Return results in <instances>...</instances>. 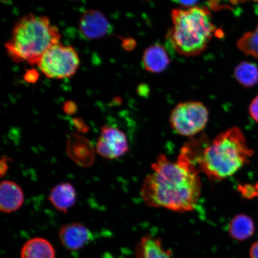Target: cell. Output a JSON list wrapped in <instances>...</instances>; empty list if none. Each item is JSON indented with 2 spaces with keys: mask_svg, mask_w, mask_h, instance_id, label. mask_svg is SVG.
I'll list each match as a JSON object with an SVG mask.
<instances>
[{
  "mask_svg": "<svg viewBox=\"0 0 258 258\" xmlns=\"http://www.w3.org/2000/svg\"><path fill=\"white\" fill-rule=\"evenodd\" d=\"M195 157L186 144L176 161L160 154L145 177L141 196L145 205L176 212L195 209L201 196L202 181Z\"/></svg>",
  "mask_w": 258,
  "mask_h": 258,
  "instance_id": "obj_1",
  "label": "cell"
},
{
  "mask_svg": "<svg viewBox=\"0 0 258 258\" xmlns=\"http://www.w3.org/2000/svg\"><path fill=\"white\" fill-rule=\"evenodd\" d=\"M253 154L241 129L233 127L221 132L201 151L196 149L195 163L210 180L219 182L249 163Z\"/></svg>",
  "mask_w": 258,
  "mask_h": 258,
  "instance_id": "obj_2",
  "label": "cell"
},
{
  "mask_svg": "<svg viewBox=\"0 0 258 258\" xmlns=\"http://www.w3.org/2000/svg\"><path fill=\"white\" fill-rule=\"evenodd\" d=\"M60 38L59 30L47 16L30 14L16 22L5 47L14 62L34 66L51 46L60 43Z\"/></svg>",
  "mask_w": 258,
  "mask_h": 258,
  "instance_id": "obj_3",
  "label": "cell"
},
{
  "mask_svg": "<svg viewBox=\"0 0 258 258\" xmlns=\"http://www.w3.org/2000/svg\"><path fill=\"white\" fill-rule=\"evenodd\" d=\"M172 19L173 27L167 34V40L173 49L183 56H196L203 52L217 30L205 8L173 10Z\"/></svg>",
  "mask_w": 258,
  "mask_h": 258,
  "instance_id": "obj_4",
  "label": "cell"
},
{
  "mask_svg": "<svg viewBox=\"0 0 258 258\" xmlns=\"http://www.w3.org/2000/svg\"><path fill=\"white\" fill-rule=\"evenodd\" d=\"M80 63L78 53L73 47L58 43L43 54L38 66L47 78L63 79L73 76Z\"/></svg>",
  "mask_w": 258,
  "mask_h": 258,
  "instance_id": "obj_5",
  "label": "cell"
},
{
  "mask_svg": "<svg viewBox=\"0 0 258 258\" xmlns=\"http://www.w3.org/2000/svg\"><path fill=\"white\" fill-rule=\"evenodd\" d=\"M209 117L208 109L203 103L186 101L179 103L173 109L169 122L177 134L192 137L204 130Z\"/></svg>",
  "mask_w": 258,
  "mask_h": 258,
  "instance_id": "obj_6",
  "label": "cell"
},
{
  "mask_svg": "<svg viewBox=\"0 0 258 258\" xmlns=\"http://www.w3.org/2000/svg\"><path fill=\"white\" fill-rule=\"evenodd\" d=\"M96 152L105 159H118L129 150L126 135L117 127L105 125L96 144Z\"/></svg>",
  "mask_w": 258,
  "mask_h": 258,
  "instance_id": "obj_7",
  "label": "cell"
},
{
  "mask_svg": "<svg viewBox=\"0 0 258 258\" xmlns=\"http://www.w3.org/2000/svg\"><path fill=\"white\" fill-rule=\"evenodd\" d=\"M66 151L74 163L82 167H90L95 161V150L88 138L73 133L67 139Z\"/></svg>",
  "mask_w": 258,
  "mask_h": 258,
  "instance_id": "obj_8",
  "label": "cell"
},
{
  "mask_svg": "<svg viewBox=\"0 0 258 258\" xmlns=\"http://www.w3.org/2000/svg\"><path fill=\"white\" fill-rule=\"evenodd\" d=\"M79 30L86 38L97 39L107 34L110 30V26L102 13L96 10H89L80 19Z\"/></svg>",
  "mask_w": 258,
  "mask_h": 258,
  "instance_id": "obj_9",
  "label": "cell"
},
{
  "mask_svg": "<svg viewBox=\"0 0 258 258\" xmlns=\"http://www.w3.org/2000/svg\"><path fill=\"white\" fill-rule=\"evenodd\" d=\"M59 237L64 248L74 251L85 246L91 240L92 234L83 224L74 222L61 227Z\"/></svg>",
  "mask_w": 258,
  "mask_h": 258,
  "instance_id": "obj_10",
  "label": "cell"
},
{
  "mask_svg": "<svg viewBox=\"0 0 258 258\" xmlns=\"http://www.w3.org/2000/svg\"><path fill=\"white\" fill-rule=\"evenodd\" d=\"M24 203V195L21 186L11 180H4L0 185V209L11 214L20 209Z\"/></svg>",
  "mask_w": 258,
  "mask_h": 258,
  "instance_id": "obj_11",
  "label": "cell"
},
{
  "mask_svg": "<svg viewBox=\"0 0 258 258\" xmlns=\"http://www.w3.org/2000/svg\"><path fill=\"white\" fill-rule=\"evenodd\" d=\"M77 193L72 184L60 183L53 187L48 196V201L57 211L66 214L76 204Z\"/></svg>",
  "mask_w": 258,
  "mask_h": 258,
  "instance_id": "obj_12",
  "label": "cell"
},
{
  "mask_svg": "<svg viewBox=\"0 0 258 258\" xmlns=\"http://www.w3.org/2000/svg\"><path fill=\"white\" fill-rule=\"evenodd\" d=\"M143 62L147 72L157 73L168 67L170 59L165 48L160 44H154L145 51Z\"/></svg>",
  "mask_w": 258,
  "mask_h": 258,
  "instance_id": "obj_13",
  "label": "cell"
},
{
  "mask_svg": "<svg viewBox=\"0 0 258 258\" xmlns=\"http://www.w3.org/2000/svg\"><path fill=\"white\" fill-rule=\"evenodd\" d=\"M21 258H55L54 247L49 241L43 238H34L24 244Z\"/></svg>",
  "mask_w": 258,
  "mask_h": 258,
  "instance_id": "obj_14",
  "label": "cell"
},
{
  "mask_svg": "<svg viewBox=\"0 0 258 258\" xmlns=\"http://www.w3.org/2000/svg\"><path fill=\"white\" fill-rule=\"evenodd\" d=\"M136 250L138 258H172L170 251L164 249L160 240L150 235L142 238Z\"/></svg>",
  "mask_w": 258,
  "mask_h": 258,
  "instance_id": "obj_15",
  "label": "cell"
},
{
  "mask_svg": "<svg viewBox=\"0 0 258 258\" xmlns=\"http://www.w3.org/2000/svg\"><path fill=\"white\" fill-rule=\"evenodd\" d=\"M255 231L254 222L249 216L239 214L231 219L228 232L231 238L243 241L252 236Z\"/></svg>",
  "mask_w": 258,
  "mask_h": 258,
  "instance_id": "obj_16",
  "label": "cell"
},
{
  "mask_svg": "<svg viewBox=\"0 0 258 258\" xmlns=\"http://www.w3.org/2000/svg\"><path fill=\"white\" fill-rule=\"evenodd\" d=\"M235 79L241 85L249 88L258 82V67L249 62H242L234 70Z\"/></svg>",
  "mask_w": 258,
  "mask_h": 258,
  "instance_id": "obj_17",
  "label": "cell"
},
{
  "mask_svg": "<svg viewBox=\"0 0 258 258\" xmlns=\"http://www.w3.org/2000/svg\"><path fill=\"white\" fill-rule=\"evenodd\" d=\"M237 46L246 55L258 59V25L253 31L247 32L239 38Z\"/></svg>",
  "mask_w": 258,
  "mask_h": 258,
  "instance_id": "obj_18",
  "label": "cell"
},
{
  "mask_svg": "<svg viewBox=\"0 0 258 258\" xmlns=\"http://www.w3.org/2000/svg\"><path fill=\"white\" fill-rule=\"evenodd\" d=\"M73 124L79 133L86 134L89 131V127L82 118L79 117L73 118Z\"/></svg>",
  "mask_w": 258,
  "mask_h": 258,
  "instance_id": "obj_19",
  "label": "cell"
},
{
  "mask_svg": "<svg viewBox=\"0 0 258 258\" xmlns=\"http://www.w3.org/2000/svg\"><path fill=\"white\" fill-rule=\"evenodd\" d=\"M250 117L258 123V95L251 102L249 108Z\"/></svg>",
  "mask_w": 258,
  "mask_h": 258,
  "instance_id": "obj_20",
  "label": "cell"
},
{
  "mask_svg": "<svg viewBox=\"0 0 258 258\" xmlns=\"http://www.w3.org/2000/svg\"><path fill=\"white\" fill-rule=\"evenodd\" d=\"M63 110L67 115L75 114L77 111V106L75 102L68 101L63 105Z\"/></svg>",
  "mask_w": 258,
  "mask_h": 258,
  "instance_id": "obj_21",
  "label": "cell"
},
{
  "mask_svg": "<svg viewBox=\"0 0 258 258\" xmlns=\"http://www.w3.org/2000/svg\"><path fill=\"white\" fill-rule=\"evenodd\" d=\"M24 79L27 82L30 83H34L38 79V73L37 71L31 70L28 71L25 74Z\"/></svg>",
  "mask_w": 258,
  "mask_h": 258,
  "instance_id": "obj_22",
  "label": "cell"
},
{
  "mask_svg": "<svg viewBox=\"0 0 258 258\" xmlns=\"http://www.w3.org/2000/svg\"><path fill=\"white\" fill-rule=\"evenodd\" d=\"M174 3L179 5L184 6V7H190L195 5L199 0H172Z\"/></svg>",
  "mask_w": 258,
  "mask_h": 258,
  "instance_id": "obj_23",
  "label": "cell"
},
{
  "mask_svg": "<svg viewBox=\"0 0 258 258\" xmlns=\"http://www.w3.org/2000/svg\"><path fill=\"white\" fill-rule=\"evenodd\" d=\"M9 161H10V159H8V158H2L1 162H0V166H1L0 172H1L2 176L5 175L6 172H7L8 170V163Z\"/></svg>",
  "mask_w": 258,
  "mask_h": 258,
  "instance_id": "obj_24",
  "label": "cell"
},
{
  "mask_svg": "<svg viewBox=\"0 0 258 258\" xmlns=\"http://www.w3.org/2000/svg\"><path fill=\"white\" fill-rule=\"evenodd\" d=\"M249 256L250 258H258V240L251 246Z\"/></svg>",
  "mask_w": 258,
  "mask_h": 258,
  "instance_id": "obj_25",
  "label": "cell"
},
{
  "mask_svg": "<svg viewBox=\"0 0 258 258\" xmlns=\"http://www.w3.org/2000/svg\"><path fill=\"white\" fill-rule=\"evenodd\" d=\"M231 4L237 5L238 4H242V3H246L251 1V0H229ZM252 1H257V0H252Z\"/></svg>",
  "mask_w": 258,
  "mask_h": 258,
  "instance_id": "obj_26",
  "label": "cell"
},
{
  "mask_svg": "<svg viewBox=\"0 0 258 258\" xmlns=\"http://www.w3.org/2000/svg\"><path fill=\"white\" fill-rule=\"evenodd\" d=\"M253 186L254 189V198H255V197H257L258 198V181L256 184Z\"/></svg>",
  "mask_w": 258,
  "mask_h": 258,
  "instance_id": "obj_27",
  "label": "cell"
}]
</instances>
